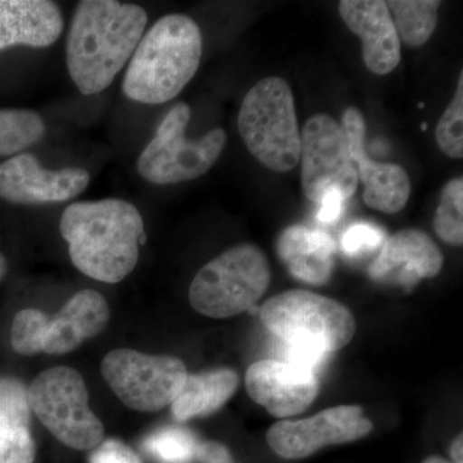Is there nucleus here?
<instances>
[{"label": "nucleus", "mask_w": 463, "mask_h": 463, "mask_svg": "<svg viewBox=\"0 0 463 463\" xmlns=\"http://www.w3.org/2000/svg\"><path fill=\"white\" fill-rule=\"evenodd\" d=\"M200 443L187 429L161 428L143 440L142 448L157 463H191L196 459Z\"/></svg>", "instance_id": "nucleus-24"}, {"label": "nucleus", "mask_w": 463, "mask_h": 463, "mask_svg": "<svg viewBox=\"0 0 463 463\" xmlns=\"http://www.w3.org/2000/svg\"><path fill=\"white\" fill-rule=\"evenodd\" d=\"M245 385L249 397L279 419L303 413L319 392L316 373L279 359L250 365Z\"/></svg>", "instance_id": "nucleus-13"}, {"label": "nucleus", "mask_w": 463, "mask_h": 463, "mask_svg": "<svg viewBox=\"0 0 463 463\" xmlns=\"http://www.w3.org/2000/svg\"><path fill=\"white\" fill-rule=\"evenodd\" d=\"M50 318L38 309H24L14 317L11 341L14 352L33 355L44 349Z\"/></svg>", "instance_id": "nucleus-26"}, {"label": "nucleus", "mask_w": 463, "mask_h": 463, "mask_svg": "<svg viewBox=\"0 0 463 463\" xmlns=\"http://www.w3.org/2000/svg\"><path fill=\"white\" fill-rule=\"evenodd\" d=\"M422 463H452V462L448 461V459L443 458V457L431 456V457H429V458H426L425 461H423Z\"/></svg>", "instance_id": "nucleus-33"}, {"label": "nucleus", "mask_w": 463, "mask_h": 463, "mask_svg": "<svg viewBox=\"0 0 463 463\" xmlns=\"http://www.w3.org/2000/svg\"><path fill=\"white\" fill-rule=\"evenodd\" d=\"M29 403L43 425L67 447L94 449L105 437V428L88 404L81 374L71 367H53L35 377Z\"/></svg>", "instance_id": "nucleus-8"}, {"label": "nucleus", "mask_w": 463, "mask_h": 463, "mask_svg": "<svg viewBox=\"0 0 463 463\" xmlns=\"http://www.w3.org/2000/svg\"><path fill=\"white\" fill-rule=\"evenodd\" d=\"M450 457H452L453 463H463V440L462 434L453 440L452 446H450Z\"/></svg>", "instance_id": "nucleus-32"}, {"label": "nucleus", "mask_w": 463, "mask_h": 463, "mask_svg": "<svg viewBox=\"0 0 463 463\" xmlns=\"http://www.w3.org/2000/svg\"><path fill=\"white\" fill-rule=\"evenodd\" d=\"M426 127H428V125H426V123H423V124H422V127H421V128H422V130H426Z\"/></svg>", "instance_id": "nucleus-35"}, {"label": "nucleus", "mask_w": 463, "mask_h": 463, "mask_svg": "<svg viewBox=\"0 0 463 463\" xmlns=\"http://www.w3.org/2000/svg\"><path fill=\"white\" fill-rule=\"evenodd\" d=\"M277 251L288 272L298 281L316 286L330 281L336 242L326 232L291 225L277 241Z\"/></svg>", "instance_id": "nucleus-19"}, {"label": "nucleus", "mask_w": 463, "mask_h": 463, "mask_svg": "<svg viewBox=\"0 0 463 463\" xmlns=\"http://www.w3.org/2000/svg\"><path fill=\"white\" fill-rule=\"evenodd\" d=\"M203 35L190 16L161 17L130 58L123 91L128 99L145 105H163L175 99L199 70Z\"/></svg>", "instance_id": "nucleus-3"}, {"label": "nucleus", "mask_w": 463, "mask_h": 463, "mask_svg": "<svg viewBox=\"0 0 463 463\" xmlns=\"http://www.w3.org/2000/svg\"><path fill=\"white\" fill-rule=\"evenodd\" d=\"M147 21L145 9L130 3H79L67 36L66 62L81 93L93 96L112 84L138 47Z\"/></svg>", "instance_id": "nucleus-1"}, {"label": "nucleus", "mask_w": 463, "mask_h": 463, "mask_svg": "<svg viewBox=\"0 0 463 463\" xmlns=\"http://www.w3.org/2000/svg\"><path fill=\"white\" fill-rule=\"evenodd\" d=\"M301 187L307 199L318 203L326 191L336 188L350 199L358 175L345 133L331 116L317 114L301 133Z\"/></svg>", "instance_id": "nucleus-10"}, {"label": "nucleus", "mask_w": 463, "mask_h": 463, "mask_svg": "<svg viewBox=\"0 0 463 463\" xmlns=\"http://www.w3.org/2000/svg\"><path fill=\"white\" fill-rule=\"evenodd\" d=\"M196 459L200 463H236L230 449L218 441H203L197 449Z\"/></svg>", "instance_id": "nucleus-31"}, {"label": "nucleus", "mask_w": 463, "mask_h": 463, "mask_svg": "<svg viewBox=\"0 0 463 463\" xmlns=\"http://www.w3.org/2000/svg\"><path fill=\"white\" fill-rule=\"evenodd\" d=\"M443 264V254L431 237L410 228L383 242L368 273L374 281L395 282L408 288L420 279H434Z\"/></svg>", "instance_id": "nucleus-15"}, {"label": "nucleus", "mask_w": 463, "mask_h": 463, "mask_svg": "<svg viewBox=\"0 0 463 463\" xmlns=\"http://www.w3.org/2000/svg\"><path fill=\"white\" fill-rule=\"evenodd\" d=\"M109 319L106 298L94 289H83L70 298L54 318H50L43 352L66 354L85 340L99 335Z\"/></svg>", "instance_id": "nucleus-18"}, {"label": "nucleus", "mask_w": 463, "mask_h": 463, "mask_svg": "<svg viewBox=\"0 0 463 463\" xmlns=\"http://www.w3.org/2000/svg\"><path fill=\"white\" fill-rule=\"evenodd\" d=\"M90 463H142V459L123 441L118 439H108L94 448Z\"/></svg>", "instance_id": "nucleus-29"}, {"label": "nucleus", "mask_w": 463, "mask_h": 463, "mask_svg": "<svg viewBox=\"0 0 463 463\" xmlns=\"http://www.w3.org/2000/svg\"><path fill=\"white\" fill-rule=\"evenodd\" d=\"M358 181L364 183L365 205L377 212L395 214L401 212L411 194V181L403 167L392 163H377L365 151L364 116L358 109L349 108L341 124Z\"/></svg>", "instance_id": "nucleus-14"}, {"label": "nucleus", "mask_w": 463, "mask_h": 463, "mask_svg": "<svg viewBox=\"0 0 463 463\" xmlns=\"http://www.w3.org/2000/svg\"><path fill=\"white\" fill-rule=\"evenodd\" d=\"M239 385V374L230 368L188 374L170 405L173 416L184 422L214 413L233 397Z\"/></svg>", "instance_id": "nucleus-21"}, {"label": "nucleus", "mask_w": 463, "mask_h": 463, "mask_svg": "<svg viewBox=\"0 0 463 463\" xmlns=\"http://www.w3.org/2000/svg\"><path fill=\"white\" fill-rule=\"evenodd\" d=\"M373 423L358 405L328 408L306 420H283L268 430L267 441L277 456L300 459L334 444L352 443L367 437Z\"/></svg>", "instance_id": "nucleus-11"}, {"label": "nucleus", "mask_w": 463, "mask_h": 463, "mask_svg": "<svg viewBox=\"0 0 463 463\" xmlns=\"http://www.w3.org/2000/svg\"><path fill=\"white\" fill-rule=\"evenodd\" d=\"M80 167L43 169L32 154H20L0 164V199L20 205L61 203L75 199L90 184Z\"/></svg>", "instance_id": "nucleus-12"}, {"label": "nucleus", "mask_w": 463, "mask_h": 463, "mask_svg": "<svg viewBox=\"0 0 463 463\" xmlns=\"http://www.w3.org/2000/svg\"><path fill=\"white\" fill-rule=\"evenodd\" d=\"M44 134V121L36 112L0 109V156H11L32 147Z\"/></svg>", "instance_id": "nucleus-23"}, {"label": "nucleus", "mask_w": 463, "mask_h": 463, "mask_svg": "<svg viewBox=\"0 0 463 463\" xmlns=\"http://www.w3.org/2000/svg\"><path fill=\"white\" fill-rule=\"evenodd\" d=\"M60 231L72 264L106 283L123 281L133 272L139 243L146 241L141 213L120 199L71 203L61 216Z\"/></svg>", "instance_id": "nucleus-2"}, {"label": "nucleus", "mask_w": 463, "mask_h": 463, "mask_svg": "<svg viewBox=\"0 0 463 463\" xmlns=\"http://www.w3.org/2000/svg\"><path fill=\"white\" fill-rule=\"evenodd\" d=\"M399 42L410 48L426 44L437 29L438 11L441 3L437 0H392L385 2Z\"/></svg>", "instance_id": "nucleus-22"}, {"label": "nucleus", "mask_w": 463, "mask_h": 463, "mask_svg": "<svg viewBox=\"0 0 463 463\" xmlns=\"http://www.w3.org/2000/svg\"><path fill=\"white\" fill-rule=\"evenodd\" d=\"M385 242V233L376 225L355 223L350 225L341 239V248L347 257H359L367 251L379 249Z\"/></svg>", "instance_id": "nucleus-28"}, {"label": "nucleus", "mask_w": 463, "mask_h": 463, "mask_svg": "<svg viewBox=\"0 0 463 463\" xmlns=\"http://www.w3.org/2000/svg\"><path fill=\"white\" fill-rule=\"evenodd\" d=\"M29 392L20 380L0 377V463H33Z\"/></svg>", "instance_id": "nucleus-20"}, {"label": "nucleus", "mask_w": 463, "mask_h": 463, "mask_svg": "<svg viewBox=\"0 0 463 463\" xmlns=\"http://www.w3.org/2000/svg\"><path fill=\"white\" fill-rule=\"evenodd\" d=\"M339 14L362 41L365 67L376 75H388L401 62L402 50L394 21L385 2L343 0Z\"/></svg>", "instance_id": "nucleus-16"}, {"label": "nucleus", "mask_w": 463, "mask_h": 463, "mask_svg": "<svg viewBox=\"0 0 463 463\" xmlns=\"http://www.w3.org/2000/svg\"><path fill=\"white\" fill-rule=\"evenodd\" d=\"M437 143L440 151L450 158L463 157V74L452 102L444 111L437 127Z\"/></svg>", "instance_id": "nucleus-27"}, {"label": "nucleus", "mask_w": 463, "mask_h": 463, "mask_svg": "<svg viewBox=\"0 0 463 463\" xmlns=\"http://www.w3.org/2000/svg\"><path fill=\"white\" fill-rule=\"evenodd\" d=\"M5 270H7V261H5V257L0 254V281H2L3 277H5Z\"/></svg>", "instance_id": "nucleus-34"}, {"label": "nucleus", "mask_w": 463, "mask_h": 463, "mask_svg": "<svg viewBox=\"0 0 463 463\" xmlns=\"http://www.w3.org/2000/svg\"><path fill=\"white\" fill-rule=\"evenodd\" d=\"M63 32L60 7L48 0H0V51L26 45L47 48Z\"/></svg>", "instance_id": "nucleus-17"}, {"label": "nucleus", "mask_w": 463, "mask_h": 463, "mask_svg": "<svg viewBox=\"0 0 463 463\" xmlns=\"http://www.w3.org/2000/svg\"><path fill=\"white\" fill-rule=\"evenodd\" d=\"M434 230L440 240L453 246L463 242V179L444 185L434 218Z\"/></svg>", "instance_id": "nucleus-25"}, {"label": "nucleus", "mask_w": 463, "mask_h": 463, "mask_svg": "<svg viewBox=\"0 0 463 463\" xmlns=\"http://www.w3.org/2000/svg\"><path fill=\"white\" fill-rule=\"evenodd\" d=\"M265 327L282 344L337 352L352 341V312L334 298L307 289H289L265 301L260 309Z\"/></svg>", "instance_id": "nucleus-6"}, {"label": "nucleus", "mask_w": 463, "mask_h": 463, "mask_svg": "<svg viewBox=\"0 0 463 463\" xmlns=\"http://www.w3.org/2000/svg\"><path fill=\"white\" fill-rule=\"evenodd\" d=\"M103 379L127 407L157 412L181 392L187 368L172 355H149L132 349H115L100 364Z\"/></svg>", "instance_id": "nucleus-9"}, {"label": "nucleus", "mask_w": 463, "mask_h": 463, "mask_svg": "<svg viewBox=\"0 0 463 463\" xmlns=\"http://www.w3.org/2000/svg\"><path fill=\"white\" fill-rule=\"evenodd\" d=\"M242 141L259 163L277 173H286L300 161L294 94L285 79H261L242 100L239 114Z\"/></svg>", "instance_id": "nucleus-4"}, {"label": "nucleus", "mask_w": 463, "mask_h": 463, "mask_svg": "<svg viewBox=\"0 0 463 463\" xmlns=\"http://www.w3.org/2000/svg\"><path fill=\"white\" fill-rule=\"evenodd\" d=\"M345 196L336 188L326 191L318 203V213L317 219L322 223L332 224L340 218L345 205Z\"/></svg>", "instance_id": "nucleus-30"}, {"label": "nucleus", "mask_w": 463, "mask_h": 463, "mask_svg": "<svg viewBox=\"0 0 463 463\" xmlns=\"http://www.w3.org/2000/svg\"><path fill=\"white\" fill-rule=\"evenodd\" d=\"M191 109L181 102L167 112L156 134L137 160V172L157 185L200 178L215 165L227 142L221 128L210 130L197 141L185 138Z\"/></svg>", "instance_id": "nucleus-7"}, {"label": "nucleus", "mask_w": 463, "mask_h": 463, "mask_svg": "<svg viewBox=\"0 0 463 463\" xmlns=\"http://www.w3.org/2000/svg\"><path fill=\"white\" fill-rule=\"evenodd\" d=\"M270 265L251 243L233 246L199 270L190 286V303L210 318H231L251 309L269 288Z\"/></svg>", "instance_id": "nucleus-5"}]
</instances>
